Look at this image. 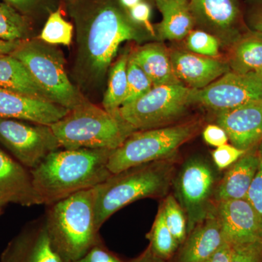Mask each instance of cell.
<instances>
[{"label": "cell", "instance_id": "36", "mask_svg": "<svg viewBox=\"0 0 262 262\" xmlns=\"http://www.w3.org/2000/svg\"><path fill=\"white\" fill-rule=\"evenodd\" d=\"M72 262H125L122 261L120 258L117 257L116 255L114 254L111 251H108L107 248L103 246L102 242H99L94 247L86 253L85 255L77 260Z\"/></svg>", "mask_w": 262, "mask_h": 262}, {"label": "cell", "instance_id": "41", "mask_svg": "<svg viewBox=\"0 0 262 262\" xmlns=\"http://www.w3.org/2000/svg\"><path fill=\"white\" fill-rule=\"evenodd\" d=\"M130 262H167V261L157 256L156 255L151 252L149 248H147L146 251L139 257L132 260Z\"/></svg>", "mask_w": 262, "mask_h": 262}, {"label": "cell", "instance_id": "6", "mask_svg": "<svg viewBox=\"0 0 262 262\" xmlns=\"http://www.w3.org/2000/svg\"><path fill=\"white\" fill-rule=\"evenodd\" d=\"M196 123L135 131L120 147L113 150L107 167L112 174L144 164L170 160L195 134Z\"/></svg>", "mask_w": 262, "mask_h": 262}, {"label": "cell", "instance_id": "4", "mask_svg": "<svg viewBox=\"0 0 262 262\" xmlns=\"http://www.w3.org/2000/svg\"><path fill=\"white\" fill-rule=\"evenodd\" d=\"M51 127L66 149L115 150L135 132L118 111L110 113L86 101Z\"/></svg>", "mask_w": 262, "mask_h": 262}, {"label": "cell", "instance_id": "40", "mask_svg": "<svg viewBox=\"0 0 262 262\" xmlns=\"http://www.w3.org/2000/svg\"><path fill=\"white\" fill-rule=\"evenodd\" d=\"M22 41H6L0 39V56L10 54L14 51Z\"/></svg>", "mask_w": 262, "mask_h": 262}, {"label": "cell", "instance_id": "5", "mask_svg": "<svg viewBox=\"0 0 262 262\" xmlns=\"http://www.w3.org/2000/svg\"><path fill=\"white\" fill-rule=\"evenodd\" d=\"M10 55L23 63L51 102L71 110L85 101L70 82L61 53L51 45L27 39Z\"/></svg>", "mask_w": 262, "mask_h": 262}, {"label": "cell", "instance_id": "10", "mask_svg": "<svg viewBox=\"0 0 262 262\" xmlns=\"http://www.w3.org/2000/svg\"><path fill=\"white\" fill-rule=\"evenodd\" d=\"M0 143L29 170L61 148L49 125L11 119H0Z\"/></svg>", "mask_w": 262, "mask_h": 262}, {"label": "cell", "instance_id": "16", "mask_svg": "<svg viewBox=\"0 0 262 262\" xmlns=\"http://www.w3.org/2000/svg\"><path fill=\"white\" fill-rule=\"evenodd\" d=\"M70 110L56 103L0 89V119H11L51 126Z\"/></svg>", "mask_w": 262, "mask_h": 262}, {"label": "cell", "instance_id": "21", "mask_svg": "<svg viewBox=\"0 0 262 262\" xmlns=\"http://www.w3.org/2000/svg\"><path fill=\"white\" fill-rule=\"evenodd\" d=\"M129 57L145 72L153 87L183 84L174 73L170 53L163 45H145L133 52Z\"/></svg>", "mask_w": 262, "mask_h": 262}, {"label": "cell", "instance_id": "28", "mask_svg": "<svg viewBox=\"0 0 262 262\" xmlns=\"http://www.w3.org/2000/svg\"><path fill=\"white\" fill-rule=\"evenodd\" d=\"M73 36V26L62 16L61 11L57 10L50 15L45 24L39 39L51 46H70Z\"/></svg>", "mask_w": 262, "mask_h": 262}, {"label": "cell", "instance_id": "29", "mask_svg": "<svg viewBox=\"0 0 262 262\" xmlns=\"http://www.w3.org/2000/svg\"><path fill=\"white\" fill-rule=\"evenodd\" d=\"M165 222L180 246L187 237V222L185 213L175 196L169 195L162 203Z\"/></svg>", "mask_w": 262, "mask_h": 262}, {"label": "cell", "instance_id": "38", "mask_svg": "<svg viewBox=\"0 0 262 262\" xmlns=\"http://www.w3.org/2000/svg\"><path fill=\"white\" fill-rule=\"evenodd\" d=\"M130 17L134 21L137 23L144 24L146 28L154 34V30L149 24L150 15H151V8L149 5L146 3H140L130 8Z\"/></svg>", "mask_w": 262, "mask_h": 262}, {"label": "cell", "instance_id": "18", "mask_svg": "<svg viewBox=\"0 0 262 262\" xmlns=\"http://www.w3.org/2000/svg\"><path fill=\"white\" fill-rule=\"evenodd\" d=\"M170 57L177 78L190 89H204L231 71L228 63L211 57L179 51Z\"/></svg>", "mask_w": 262, "mask_h": 262}, {"label": "cell", "instance_id": "2", "mask_svg": "<svg viewBox=\"0 0 262 262\" xmlns=\"http://www.w3.org/2000/svg\"><path fill=\"white\" fill-rule=\"evenodd\" d=\"M48 207L45 220L48 234L63 262L80 259L101 242L96 224L94 188Z\"/></svg>", "mask_w": 262, "mask_h": 262}, {"label": "cell", "instance_id": "37", "mask_svg": "<svg viewBox=\"0 0 262 262\" xmlns=\"http://www.w3.org/2000/svg\"><path fill=\"white\" fill-rule=\"evenodd\" d=\"M203 139L208 145L219 146L227 144L229 139L226 131L219 125H208L203 133Z\"/></svg>", "mask_w": 262, "mask_h": 262}, {"label": "cell", "instance_id": "11", "mask_svg": "<svg viewBox=\"0 0 262 262\" xmlns=\"http://www.w3.org/2000/svg\"><path fill=\"white\" fill-rule=\"evenodd\" d=\"M192 100L217 113L225 111L262 100V83L252 75L229 71L204 89H194Z\"/></svg>", "mask_w": 262, "mask_h": 262}, {"label": "cell", "instance_id": "22", "mask_svg": "<svg viewBox=\"0 0 262 262\" xmlns=\"http://www.w3.org/2000/svg\"><path fill=\"white\" fill-rule=\"evenodd\" d=\"M163 15L158 25L162 39L181 40L192 31L194 22L188 0H155Z\"/></svg>", "mask_w": 262, "mask_h": 262}, {"label": "cell", "instance_id": "12", "mask_svg": "<svg viewBox=\"0 0 262 262\" xmlns=\"http://www.w3.org/2000/svg\"><path fill=\"white\" fill-rule=\"evenodd\" d=\"M215 214L225 242L232 245L262 243V224L246 199L219 202Z\"/></svg>", "mask_w": 262, "mask_h": 262}, {"label": "cell", "instance_id": "43", "mask_svg": "<svg viewBox=\"0 0 262 262\" xmlns=\"http://www.w3.org/2000/svg\"><path fill=\"white\" fill-rule=\"evenodd\" d=\"M122 5L123 6L126 7L127 8H132L135 5L139 4L140 3L141 0H120Z\"/></svg>", "mask_w": 262, "mask_h": 262}, {"label": "cell", "instance_id": "27", "mask_svg": "<svg viewBox=\"0 0 262 262\" xmlns=\"http://www.w3.org/2000/svg\"><path fill=\"white\" fill-rule=\"evenodd\" d=\"M27 20L13 6L0 1V39L6 41L27 40Z\"/></svg>", "mask_w": 262, "mask_h": 262}, {"label": "cell", "instance_id": "31", "mask_svg": "<svg viewBox=\"0 0 262 262\" xmlns=\"http://www.w3.org/2000/svg\"><path fill=\"white\" fill-rule=\"evenodd\" d=\"M187 46L195 54L215 58L220 54V40L206 31H192L187 37Z\"/></svg>", "mask_w": 262, "mask_h": 262}, {"label": "cell", "instance_id": "7", "mask_svg": "<svg viewBox=\"0 0 262 262\" xmlns=\"http://www.w3.org/2000/svg\"><path fill=\"white\" fill-rule=\"evenodd\" d=\"M193 91L183 84L153 87L142 97L122 105L118 113L134 131L165 127L178 120L194 103Z\"/></svg>", "mask_w": 262, "mask_h": 262}, {"label": "cell", "instance_id": "45", "mask_svg": "<svg viewBox=\"0 0 262 262\" xmlns=\"http://www.w3.org/2000/svg\"><path fill=\"white\" fill-rule=\"evenodd\" d=\"M4 206L5 205H3V203H0V214H1L2 211H3V208Z\"/></svg>", "mask_w": 262, "mask_h": 262}, {"label": "cell", "instance_id": "19", "mask_svg": "<svg viewBox=\"0 0 262 262\" xmlns=\"http://www.w3.org/2000/svg\"><path fill=\"white\" fill-rule=\"evenodd\" d=\"M225 243L220 222L211 214L188 234L176 262H206Z\"/></svg>", "mask_w": 262, "mask_h": 262}, {"label": "cell", "instance_id": "42", "mask_svg": "<svg viewBox=\"0 0 262 262\" xmlns=\"http://www.w3.org/2000/svg\"><path fill=\"white\" fill-rule=\"evenodd\" d=\"M3 1L15 8L25 9L29 8L34 3V0H3Z\"/></svg>", "mask_w": 262, "mask_h": 262}, {"label": "cell", "instance_id": "15", "mask_svg": "<svg viewBox=\"0 0 262 262\" xmlns=\"http://www.w3.org/2000/svg\"><path fill=\"white\" fill-rule=\"evenodd\" d=\"M0 262H63L48 234L45 217L31 222L10 241Z\"/></svg>", "mask_w": 262, "mask_h": 262}, {"label": "cell", "instance_id": "20", "mask_svg": "<svg viewBox=\"0 0 262 262\" xmlns=\"http://www.w3.org/2000/svg\"><path fill=\"white\" fill-rule=\"evenodd\" d=\"M247 151L234 163L215 191L219 202L246 199L248 189L257 172L259 158L257 151Z\"/></svg>", "mask_w": 262, "mask_h": 262}, {"label": "cell", "instance_id": "8", "mask_svg": "<svg viewBox=\"0 0 262 262\" xmlns=\"http://www.w3.org/2000/svg\"><path fill=\"white\" fill-rule=\"evenodd\" d=\"M139 39V31L117 8L100 10L90 24L85 40L87 61L94 75L105 74L122 42Z\"/></svg>", "mask_w": 262, "mask_h": 262}, {"label": "cell", "instance_id": "24", "mask_svg": "<svg viewBox=\"0 0 262 262\" xmlns=\"http://www.w3.org/2000/svg\"><path fill=\"white\" fill-rule=\"evenodd\" d=\"M228 64L236 73L248 75L262 67V34L249 31L232 44Z\"/></svg>", "mask_w": 262, "mask_h": 262}, {"label": "cell", "instance_id": "23", "mask_svg": "<svg viewBox=\"0 0 262 262\" xmlns=\"http://www.w3.org/2000/svg\"><path fill=\"white\" fill-rule=\"evenodd\" d=\"M0 89L50 101L23 63L10 54L0 56Z\"/></svg>", "mask_w": 262, "mask_h": 262}, {"label": "cell", "instance_id": "14", "mask_svg": "<svg viewBox=\"0 0 262 262\" xmlns=\"http://www.w3.org/2000/svg\"><path fill=\"white\" fill-rule=\"evenodd\" d=\"M216 123L232 145L246 152L253 150L262 142V100L218 112Z\"/></svg>", "mask_w": 262, "mask_h": 262}, {"label": "cell", "instance_id": "1", "mask_svg": "<svg viewBox=\"0 0 262 262\" xmlns=\"http://www.w3.org/2000/svg\"><path fill=\"white\" fill-rule=\"evenodd\" d=\"M113 150L58 149L31 170L34 188L46 206L94 189L113 174L108 169Z\"/></svg>", "mask_w": 262, "mask_h": 262}, {"label": "cell", "instance_id": "32", "mask_svg": "<svg viewBox=\"0 0 262 262\" xmlns=\"http://www.w3.org/2000/svg\"><path fill=\"white\" fill-rule=\"evenodd\" d=\"M257 151L259 164L257 172L248 189L246 200L257 213L262 224V142L258 145Z\"/></svg>", "mask_w": 262, "mask_h": 262}, {"label": "cell", "instance_id": "25", "mask_svg": "<svg viewBox=\"0 0 262 262\" xmlns=\"http://www.w3.org/2000/svg\"><path fill=\"white\" fill-rule=\"evenodd\" d=\"M129 56L123 55L112 67L107 89L103 99V108L110 113H117L126 96L127 68Z\"/></svg>", "mask_w": 262, "mask_h": 262}, {"label": "cell", "instance_id": "35", "mask_svg": "<svg viewBox=\"0 0 262 262\" xmlns=\"http://www.w3.org/2000/svg\"><path fill=\"white\" fill-rule=\"evenodd\" d=\"M246 22L250 30L262 34V0L246 1Z\"/></svg>", "mask_w": 262, "mask_h": 262}, {"label": "cell", "instance_id": "39", "mask_svg": "<svg viewBox=\"0 0 262 262\" xmlns=\"http://www.w3.org/2000/svg\"><path fill=\"white\" fill-rule=\"evenodd\" d=\"M232 246L228 243H224L220 249L206 262H229L232 255Z\"/></svg>", "mask_w": 262, "mask_h": 262}, {"label": "cell", "instance_id": "17", "mask_svg": "<svg viewBox=\"0 0 262 262\" xmlns=\"http://www.w3.org/2000/svg\"><path fill=\"white\" fill-rule=\"evenodd\" d=\"M0 203L23 206L42 205L31 170L0 148Z\"/></svg>", "mask_w": 262, "mask_h": 262}, {"label": "cell", "instance_id": "9", "mask_svg": "<svg viewBox=\"0 0 262 262\" xmlns=\"http://www.w3.org/2000/svg\"><path fill=\"white\" fill-rule=\"evenodd\" d=\"M175 198L185 213L187 236L206 220L215 207V173L206 160L191 158L183 164L173 180Z\"/></svg>", "mask_w": 262, "mask_h": 262}, {"label": "cell", "instance_id": "13", "mask_svg": "<svg viewBox=\"0 0 262 262\" xmlns=\"http://www.w3.org/2000/svg\"><path fill=\"white\" fill-rule=\"evenodd\" d=\"M194 22L226 44H233L241 34L238 0H190Z\"/></svg>", "mask_w": 262, "mask_h": 262}, {"label": "cell", "instance_id": "26", "mask_svg": "<svg viewBox=\"0 0 262 262\" xmlns=\"http://www.w3.org/2000/svg\"><path fill=\"white\" fill-rule=\"evenodd\" d=\"M146 237L149 239L148 248L151 252L165 261H168L173 256L180 246L166 225L161 206Z\"/></svg>", "mask_w": 262, "mask_h": 262}, {"label": "cell", "instance_id": "30", "mask_svg": "<svg viewBox=\"0 0 262 262\" xmlns=\"http://www.w3.org/2000/svg\"><path fill=\"white\" fill-rule=\"evenodd\" d=\"M127 80L126 96L122 105L139 99L153 88L152 83L145 72L130 57L127 63Z\"/></svg>", "mask_w": 262, "mask_h": 262}, {"label": "cell", "instance_id": "3", "mask_svg": "<svg viewBox=\"0 0 262 262\" xmlns=\"http://www.w3.org/2000/svg\"><path fill=\"white\" fill-rule=\"evenodd\" d=\"M173 163L166 160L113 174L94 188L97 228L100 229L115 212L133 202L165 195L173 180Z\"/></svg>", "mask_w": 262, "mask_h": 262}, {"label": "cell", "instance_id": "34", "mask_svg": "<svg viewBox=\"0 0 262 262\" xmlns=\"http://www.w3.org/2000/svg\"><path fill=\"white\" fill-rule=\"evenodd\" d=\"M229 262H262V243L232 246Z\"/></svg>", "mask_w": 262, "mask_h": 262}, {"label": "cell", "instance_id": "33", "mask_svg": "<svg viewBox=\"0 0 262 262\" xmlns=\"http://www.w3.org/2000/svg\"><path fill=\"white\" fill-rule=\"evenodd\" d=\"M246 153L244 150L226 144L216 147L212 153V158L215 166L220 170H224L232 166Z\"/></svg>", "mask_w": 262, "mask_h": 262}, {"label": "cell", "instance_id": "44", "mask_svg": "<svg viewBox=\"0 0 262 262\" xmlns=\"http://www.w3.org/2000/svg\"><path fill=\"white\" fill-rule=\"evenodd\" d=\"M248 75H252L253 77L257 79V80L262 83V67L260 68L259 70L255 71V72H252V73L248 74Z\"/></svg>", "mask_w": 262, "mask_h": 262}]
</instances>
